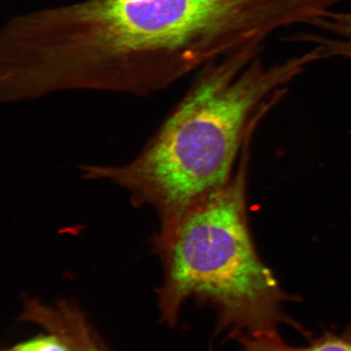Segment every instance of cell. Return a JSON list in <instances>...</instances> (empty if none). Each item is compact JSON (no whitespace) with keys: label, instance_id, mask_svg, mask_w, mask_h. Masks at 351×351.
<instances>
[{"label":"cell","instance_id":"obj_1","mask_svg":"<svg viewBox=\"0 0 351 351\" xmlns=\"http://www.w3.org/2000/svg\"><path fill=\"white\" fill-rule=\"evenodd\" d=\"M260 51L245 48L206 65L137 156L123 165H80L81 178L124 189L134 207L156 210L161 227L218 191L263 118L287 94L285 86L326 59L314 47L266 65Z\"/></svg>","mask_w":351,"mask_h":351},{"label":"cell","instance_id":"obj_5","mask_svg":"<svg viewBox=\"0 0 351 351\" xmlns=\"http://www.w3.org/2000/svg\"><path fill=\"white\" fill-rule=\"evenodd\" d=\"M320 34H302L298 41L313 43L324 48L328 58L341 57L351 62V11L330 10L317 17L308 24Z\"/></svg>","mask_w":351,"mask_h":351},{"label":"cell","instance_id":"obj_9","mask_svg":"<svg viewBox=\"0 0 351 351\" xmlns=\"http://www.w3.org/2000/svg\"><path fill=\"white\" fill-rule=\"evenodd\" d=\"M121 1L132 2V1H137V0H121Z\"/></svg>","mask_w":351,"mask_h":351},{"label":"cell","instance_id":"obj_4","mask_svg":"<svg viewBox=\"0 0 351 351\" xmlns=\"http://www.w3.org/2000/svg\"><path fill=\"white\" fill-rule=\"evenodd\" d=\"M34 322L50 333L59 336L73 351H111L90 326L75 305L60 302L55 306L41 305Z\"/></svg>","mask_w":351,"mask_h":351},{"label":"cell","instance_id":"obj_2","mask_svg":"<svg viewBox=\"0 0 351 351\" xmlns=\"http://www.w3.org/2000/svg\"><path fill=\"white\" fill-rule=\"evenodd\" d=\"M245 143L230 181L160 228L154 247L164 263L159 289L163 322L174 326L188 298L216 307L217 332L230 336L276 330L288 324L302 330L282 309L285 295L256 251L247 210L250 147Z\"/></svg>","mask_w":351,"mask_h":351},{"label":"cell","instance_id":"obj_7","mask_svg":"<svg viewBox=\"0 0 351 351\" xmlns=\"http://www.w3.org/2000/svg\"><path fill=\"white\" fill-rule=\"evenodd\" d=\"M8 351H73L59 336L51 333L21 342Z\"/></svg>","mask_w":351,"mask_h":351},{"label":"cell","instance_id":"obj_6","mask_svg":"<svg viewBox=\"0 0 351 351\" xmlns=\"http://www.w3.org/2000/svg\"><path fill=\"white\" fill-rule=\"evenodd\" d=\"M239 341L243 351H351L350 341L331 332H324L306 348L285 343L278 330L243 335Z\"/></svg>","mask_w":351,"mask_h":351},{"label":"cell","instance_id":"obj_3","mask_svg":"<svg viewBox=\"0 0 351 351\" xmlns=\"http://www.w3.org/2000/svg\"><path fill=\"white\" fill-rule=\"evenodd\" d=\"M351 0H112L110 36L164 90L197 69L245 48L261 47L270 34L308 25Z\"/></svg>","mask_w":351,"mask_h":351},{"label":"cell","instance_id":"obj_8","mask_svg":"<svg viewBox=\"0 0 351 351\" xmlns=\"http://www.w3.org/2000/svg\"><path fill=\"white\" fill-rule=\"evenodd\" d=\"M341 336L351 341V326L346 328L345 332L342 333Z\"/></svg>","mask_w":351,"mask_h":351}]
</instances>
